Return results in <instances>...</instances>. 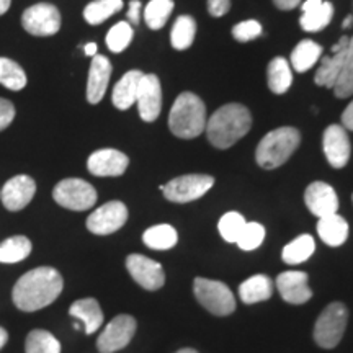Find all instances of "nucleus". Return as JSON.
Here are the masks:
<instances>
[{
    "label": "nucleus",
    "instance_id": "nucleus-1",
    "mask_svg": "<svg viewBox=\"0 0 353 353\" xmlns=\"http://www.w3.org/2000/svg\"><path fill=\"white\" fill-rule=\"evenodd\" d=\"M64 280L52 267H38L25 273L12 291L13 304L25 312L50 306L63 293Z\"/></svg>",
    "mask_w": 353,
    "mask_h": 353
},
{
    "label": "nucleus",
    "instance_id": "nucleus-2",
    "mask_svg": "<svg viewBox=\"0 0 353 353\" xmlns=\"http://www.w3.org/2000/svg\"><path fill=\"white\" fill-rule=\"evenodd\" d=\"M252 128V114L241 103H228L213 113L206 121L208 141L218 149L232 148Z\"/></svg>",
    "mask_w": 353,
    "mask_h": 353
},
{
    "label": "nucleus",
    "instance_id": "nucleus-3",
    "mask_svg": "<svg viewBox=\"0 0 353 353\" xmlns=\"http://www.w3.org/2000/svg\"><path fill=\"white\" fill-rule=\"evenodd\" d=\"M206 107L200 97L183 92L176 97L169 114L172 134L180 139H193L206 130Z\"/></svg>",
    "mask_w": 353,
    "mask_h": 353
},
{
    "label": "nucleus",
    "instance_id": "nucleus-4",
    "mask_svg": "<svg viewBox=\"0 0 353 353\" xmlns=\"http://www.w3.org/2000/svg\"><path fill=\"white\" fill-rule=\"evenodd\" d=\"M301 143V132L296 128L283 126L263 136L255 151V161L265 170L278 169L288 162Z\"/></svg>",
    "mask_w": 353,
    "mask_h": 353
},
{
    "label": "nucleus",
    "instance_id": "nucleus-5",
    "mask_svg": "<svg viewBox=\"0 0 353 353\" xmlns=\"http://www.w3.org/2000/svg\"><path fill=\"white\" fill-rule=\"evenodd\" d=\"M348 324V309L343 303L334 301L324 307L314 324V342L321 348L332 350L341 343Z\"/></svg>",
    "mask_w": 353,
    "mask_h": 353
},
{
    "label": "nucleus",
    "instance_id": "nucleus-6",
    "mask_svg": "<svg viewBox=\"0 0 353 353\" xmlns=\"http://www.w3.org/2000/svg\"><path fill=\"white\" fill-rule=\"evenodd\" d=\"M196 301L214 316H231L236 311V296L226 283L198 276L193 281Z\"/></svg>",
    "mask_w": 353,
    "mask_h": 353
},
{
    "label": "nucleus",
    "instance_id": "nucleus-7",
    "mask_svg": "<svg viewBox=\"0 0 353 353\" xmlns=\"http://www.w3.org/2000/svg\"><path fill=\"white\" fill-rule=\"evenodd\" d=\"M52 198L65 210L85 211L97 203V190L82 179H64L52 190Z\"/></svg>",
    "mask_w": 353,
    "mask_h": 353
},
{
    "label": "nucleus",
    "instance_id": "nucleus-8",
    "mask_svg": "<svg viewBox=\"0 0 353 353\" xmlns=\"http://www.w3.org/2000/svg\"><path fill=\"white\" fill-rule=\"evenodd\" d=\"M213 185L214 179L211 175L188 174L170 180L161 187V192L172 203H190L201 198Z\"/></svg>",
    "mask_w": 353,
    "mask_h": 353
},
{
    "label": "nucleus",
    "instance_id": "nucleus-9",
    "mask_svg": "<svg viewBox=\"0 0 353 353\" xmlns=\"http://www.w3.org/2000/svg\"><path fill=\"white\" fill-rule=\"evenodd\" d=\"M138 322L130 314H118L108 322L107 327L97 339V348L100 353H114L130 345L134 337Z\"/></svg>",
    "mask_w": 353,
    "mask_h": 353
},
{
    "label": "nucleus",
    "instance_id": "nucleus-10",
    "mask_svg": "<svg viewBox=\"0 0 353 353\" xmlns=\"http://www.w3.org/2000/svg\"><path fill=\"white\" fill-rule=\"evenodd\" d=\"M21 25L33 37H52L61 28V13L51 3H37L23 12Z\"/></svg>",
    "mask_w": 353,
    "mask_h": 353
},
{
    "label": "nucleus",
    "instance_id": "nucleus-11",
    "mask_svg": "<svg viewBox=\"0 0 353 353\" xmlns=\"http://www.w3.org/2000/svg\"><path fill=\"white\" fill-rule=\"evenodd\" d=\"M128 208L121 201H108L87 218V229L95 236H108L125 226Z\"/></svg>",
    "mask_w": 353,
    "mask_h": 353
},
{
    "label": "nucleus",
    "instance_id": "nucleus-12",
    "mask_svg": "<svg viewBox=\"0 0 353 353\" xmlns=\"http://www.w3.org/2000/svg\"><path fill=\"white\" fill-rule=\"evenodd\" d=\"M126 268L132 280L141 288L148 291H157L165 285V273L162 265L156 260L141 254H131L126 257Z\"/></svg>",
    "mask_w": 353,
    "mask_h": 353
},
{
    "label": "nucleus",
    "instance_id": "nucleus-13",
    "mask_svg": "<svg viewBox=\"0 0 353 353\" xmlns=\"http://www.w3.org/2000/svg\"><path fill=\"white\" fill-rule=\"evenodd\" d=\"M136 105L143 121L152 123L159 118L162 110V87L156 74H144L141 79Z\"/></svg>",
    "mask_w": 353,
    "mask_h": 353
},
{
    "label": "nucleus",
    "instance_id": "nucleus-14",
    "mask_svg": "<svg viewBox=\"0 0 353 353\" xmlns=\"http://www.w3.org/2000/svg\"><path fill=\"white\" fill-rule=\"evenodd\" d=\"M322 148L325 159L334 169H343L350 161L352 145L347 130L341 125H330L325 128L322 136Z\"/></svg>",
    "mask_w": 353,
    "mask_h": 353
},
{
    "label": "nucleus",
    "instance_id": "nucleus-15",
    "mask_svg": "<svg viewBox=\"0 0 353 353\" xmlns=\"http://www.w3.org/2000/svg\"><path fill=\"white\" fill-rule=\"evenodd\" d=\"M34 193H37V183L32 176L17 175L3 185L2 192H0V200L8 211H20L26 205H30Z\"/></svg>",
    "mask_w": 353,
    "mask_h": 353
},
{
    "label": "nucleus",
    "instance_id": "nucleus-16",
    "mask_svg": "<svg viewBox=\"0 0 353 353\" xmlns=\"http://www.w3.org/2000/svg\"><path fill=\"white\" fill-rule=\"evenodd\" d=\"M130 165L126 154L117 149H100L90 154L87 161V169L95 176H120Z\"/></svg>",
    "mask_w": 353,
    "mask_h": 353
},
{
    "label": "nucleus",
    "instance_id": "nucleus-17",
    "mask_svg": "<svg viewBox=\"0 0 353 353\" xmlns=\"http://www.w3.org/2000/svg\"><path fill=\"white\" fill-rule=\"evenodd\" d=\"M304 203L316 218L337 213L339 196L335 190L325 182H312L304 192Z\"/></svg>",
    "mask_w": 353,
    "mask_h": 353
},
{
    "label": "nucleus",
    "instance_id": "nucleus-18",
    "mask_svg": "<svg viewBox=\"0 0 353 353\" xmlns=\"http://www.w3.org/2000/svg\"><path fill=\"white\" fill-rule=\"evenodd\" d=\"M306 272H283L276 278V288L283 301L288 304H304L312 298L307 285Z\"/></svg>",
    "mask_w": 353,
    "mask_h": 353
},
{
    "label": "nucleus",
    "instance_id": "nucleus-19",
    "mask_svg": "<svg viewBox=\"0 0 353 353\" xmlns=\"http://www.w3.org/2000/svg\"><path fill=\"white\" fill-rule=\"evenodd\" d=\"M110 77H112V63L108 57L97 54L94 56L88 70V81H87V100L88 103L97 105L100 103L101 99L105 97V92L108 88Z\"/></svg>",
    "mask_w": 353,
    "mask_h": 353
},
{
    "label": "nucleus",
    "instance_id": "nucleus-20",
    "mask_svg": "<svg viewBox=\"0 0 353 353\" xmlns=\"http://www.w3.org/2000/svg\"><path fill=\"white\" fill-rule=\"evenodd\" d=\"M69 314L74 319L81 321L87 335L95 334L103 324V311H101L99 301L95 298L77 299L70 304Z\"/></svg>",
    "mask_w": 353,
    "mask_h": 353
},
{
    "label": "nucleus",
    "instance_id": "nucleus-21",
    "mask_svg": "<svg viewBox=\"0 0 353 353\" xmlns=\"http://www.w3.org/2000/svg\"><path fill=\"white\" fill-rule=\"evenodd\" d=\"M317 234L324 244L341 247L348 239V223L337 213L324 216L317 221Z\"/></svg>",
    "mask_w": 353,
    "mask_h": 353
},
{
    "label": "nucleus",
    "instance_id": "nucleus-22",
    "mask_svg": "<svg viewBox=\"0 0 353 353\" xmlns=\"http://www.w3.org/2000/svg\"><path fill=\"white\" fill-rule=\"evenodd\" d=\"M144 74L141 70H130L118 81L113 88V105L118 110H128L136 103V97H138V88Z\"/></svg>",
    "mask_w": 353,
    "mask_h": 353
},
{
    "label": "nucleus",
    "instance_id": "nucleus-23",
    "mask_svg": "<svg viewBox=\"0 0 353 353\" xmlns=\"http://www.w3.org/2000/svg\"><path fill=\"white\" fill-rule=\"evenodd\" d=\"M273 290H275V285H273L270 276L254 275L247 278L244 283L239 286V298L244 304L267 301V299L272 298Z\"/></svg>",
    "mask_w": 353,
    "mask_h": 353
},
{
    "label": "nucleus",
    "instance_id": "nucleus-24",
    "mask_svg": "<svg viewBox=\"0 0 353 353\" xmlns=\"http://www.w3.org/2000/svg\"><path fill=\"white\" fill-rule=\"evenodd\" d=\"M345 54L347 50L335 51L330 56L322 57L321 65L317 68V72L314 76V82L321 87L334 88L335 83H337L339 77H341L343 63H345Z\"/></svg>",
    "mask_w": 353,
    "mask_h": 353
},
{
    "label": "nucleus",
    "instance_id": "nucleus-25",
    "mask_svg": "<svg viewBox=\"0 0 353 353\" xmlns=\"http://www.w3.org/2000/svg\"><path fill=\"white\" fill-rule=\"evenodd\" d=\"M267 82L268 88L276 95L285 94L291 87V83H293V74H291L290 63L285 57H275V59L270 61V64L267 68Z\"/></svg>",
    "mask_w": 353,
    "mask_h": 353
},
{
    "label": "nucleus",
    "instance_id": "nucleus-26",
    "mask_svg": "<svg viewBox=\"0 0 353 353\" xmlns=\"http://www.w3.org/2000/svg\"><path fill=\"white\" fill-rule=\"evenodd\" d=\"M322 51L324 50H322L321 44L311 41V39H304L291 51V65L296 72H306L319 61Z\"/></svg>",
    "mask_w": 353,
    "mask_h": 353
},
{
    "label": "nucleus",
    "instance_id": "nucleus-27",
    "mask_svg": "<svg viewBox=\"0 0 353 353\" xmlns=\"http://www.w3.org/2000/svg\"><path fill=\"white\" fill-rule=\"evenodd\" d=\"M196 37V21L190 15H180L170 32V44L176 51H185L192 46Z\"/></svg>",
    "mask_w": 353,
    "mask_h": 353
},
{
    "label": "nucleus",
    "instance_id": "nucleus-28",
    "mask_svg": "<svg viewBox=\"0 0 353 353\" xmlns=\"http://www.w3.org/2000/svg\"><path fill=\"white\" fill-rule=\"evenodd\" d=\"M316 250V242L312 239V236L309 234H301L296 239L291 241L290 244L283 247V252H281V259L285 263L288 265H298L306 262V260L314 254Z\"/></svg>",
    "mask_w": 353,
    "mask_h": 353
},
{
    "label": "nucleus",
    "instance_id": "nucleus-29",
    "mask_svg": "<svg viewBox=\"0 0 353 353\" xmlns=\"http://www.w3.org/2000/svg\"><path fill=\"white\" fill-rule=\"evenodd\" d=\"M179 241V234L170 224H157L143 234V242L149 249L169 250Z\"/></svg>",
    "mask_w": 353,
    "mask_h": 353
},
{
    "label": "nucleus",
    "instance_id": "nucleus-30",
    "mask_svg": "<svg viewBox=\"0 0 353 353\" xmlns=\"http://www.w3.org/2000/svg\"><path fill=\"white\" fill-rule=\"evenodd\" d=\"M32 254V241L25 236L8 237L0 244V263H19Z\"/></svg>",
    "mask_w": 353,
    "mask_h": 353
},
{
    "label": "nucleus",
    "instance_id": "nucleus-31",
    "mask_svg": "<svg viewBox=\"0 0 353 353\" xmlns=\"http://www.w3.org/2000/svg\"><path fill=\"white\" fill-rule=\"evenodd\" d=\"M334 17V6L330 2H322L319 7L312 8V10L303 12L301 19H299V25L304 32L316 33L324 30L325 26L330 23Z\"/></svg>",
    "mask_w": 353,
    "mask_h": 353
},
{
    "label": "nucleus",
    "instance_id": "nucleus-32",
    "mask_svg": "<svg viewBox=\"0 0 353 353\" xmlns=\"http://www.w3.org/2000/svg\"><path fill=\"white\" fill-rule=\"evenodd\" d=\"M123 8V0H95L83 10V19L88 25H100Z\"/></svg>",
    "mask_w": 353,
    "mask_h": 353
},
{
    "label": "nucleus",
    "instance_id": "nucleus-33",
    "mask_svg": "<svg viewBox=\"0 0 353 353\" xmlns=\"http://www.w3.org/2000/svg\"><path fill=\"white\" fill-rule=\"evenodd\" d=\"M25 353H61V343L48 330L34 329L26 337Z\"/></svg>",
    "mask_w": 353,
    "mask_h": 353
},
{
    "label": "nucleus",
    "instance_id": "nucleus-34",
    "mask_svg": "<svg viewBox=\"0 0 353 353\" xmlns=\"http://www.w3.org/2000/svg\"><path fill=\"white\" fill-rule=\"evenodd\" d=\"M25 70L20 68L15 61L8 59V57H0V83L7 87L8 90L19 92L26 87Z\"/></svg>",
    "mask_w": 353,
    "mask_h": 353
},
{
    "label": "nucleus",
    "instance_id": "nucleus-35",
    "mask_svg": "<svg viewBox=\"0 0 353 353\" xmlns=\"http://www.w3.org/2000/svg\"><path fill=\"white\" fill-rule=\"evenodd\" d=\"M174 12V0H151L144 8V20L151 30H161Z\"/></svg>",
    "mask_w": 353,
    "mask_h": 353
},
{
    "label": "nucleus",
    "instance_id": "nucleus-36",
    "mask_svg": "<svg viewBox=\"0 0 353 353\" xmlns=\"http://www.w3.org/2000/svg\"><path fill=\"white\" fill-rule=\"evenodd\" d=\"M245 223L247 221L241 213H237V211H229V213L224 214L218 223L221 237L226 242H229V244H236L242 229L245 226Z\"/></svg>",
    "mask_w": 353,
    "mask_h": 353
},
{
    "label": "nucleus",
    "instance_id": "nucleus-37",
    "mask_svg": "<svg viewBox=\"0 0 353 353\" xmlns=\"http://www.w3.org/2000/svg\"><path fill=\"white\" fill-rule=\"evenodd\" d=\"M332 90L339 99H347V97L353 95V37L350 38V43H348L342 74Z\"/></svg>",
    "mask_w": 353,
    "mask_h": 353
},
{
    "label": "nucleus",
    "instance_id": "nucleus-38",
    "mask_svg": "<svg viewBox=\"0 0 353 353\" xmlns=\"http://www.w3.org/2000/svg\"><path fill=\"white\" fill-rule=\"evenodd\" d=\"M132 39V26L128 21H120L112 26L107 34V46L112 52H123Z\"/></svg>",
    "mask_w": 353,
    "mask_h": 353
},
{
    "label": "nucleus",
    "instance_id": "nucleus-39",
    "mask_svg": "<svg viewBox=\"0 0 353 353\" xmlns=\"http://www.w3.org/2000/svg\"><path fill=\"white\" fill-rule=\"evenodd\" d=\"M265 239V228L260 223H245L236 244L242 250H255Z\"/></svg>",
    "mask_w": 353,
    "mask_h": 353
},
{
    "label": "nucleus",
    "instance_id": "nucleus-40",
    "mask_svg": "<svg viewBox=\"0 0 353 353\" xmlns=\"http://www.w3.org/2000/svg\"><path fill=\"white\" fill-rule=\"evenodd\" d=\"M262 25L259 23L257 20H245L237 23L232 28V37L236 41L239 43H247V41H252V39L259 38L262 34Z\"/></svg>",
    "mask_w": 353,
    "mask_h": 353
},
{
    "label": "nucleus",
    "instance_id": "nucleus-41",
    "mask_svg": "<svg viewBox=\"0 0 353 353\" xmlns=\"http://www.w3.org/2000/svg\"><path fill=\"white\" fill-rule=\"evenodd\" d=\"M15 118V107L10 100L0 99V131L6 130Z\"/></svg>",
    "mask_w": 353,
    "mask_h": 353
},
{
    "label": "nucleus",
    "instance_id": "nucleus-42",
    "mask_svg": "<svg viewBox=\"0 0 353 353\" xmlns=\"http://www.w3.org/2000/svg\"><path fill=\"white\" fill-rule=\"evenodd\" d=\"M208 2V12L211 17H223L226 15L231 8V0H206Z\"/></svg>",
    "mask_w": 353,
    "mask_h": 353
},
{
    "label": "nucleus",
    "instance_id": "nucleus-43",
    "mask_svg": "<svg viewBox=\"0 0 353 353\" xmlns=\"http://www.w3.org/2000/svg\"><path fill=\"white\" fill-rule=\"evenodd\" d=\"M141 6L139 0H131L130 2V10H128V20H130V25H138L141 20Z\"/></svg>",
    "mask_w": 353,
    "mask_h": 353
},
{
    "label": "nucleus",
    "instance_id": "nucleus-44",
    "mask_svg": "<svg viewBox=\"0 0 353 353\" xmlns=\"http://www.w3.org/2000/svg\"><path fill=\"white\" fill-rule=\"evenodd\" d=\"M342 125L345 130L353 131V101L342 113Z\"/></svg>",
    "mask_w": 353,
    "mask_h": 353
},
{
    "label": "nucleus",
    "instance_id": "nucleus-45",
    "mask_svg": "<svg viewBox=\"0 0 353 353\" xmlns=\"http://www.w3.org/2000/svg\"><path fill=\"white\" fill-rule=\"evenodd\" d=\"M273 3L280 10H293V8L301 6V0H273Z\"/></svg>",
    "mask_w": 353,
    "mask_h": 353
},
{
    "label": "nucleus",
    "instance_id": "nucleus-46",
    "mask_svg": "<svg viewBox=\"0 0 353 353\" xmlns=\"http://www.w3.org/2000/svg\"><path fill=\"white\" fill-rule=\"evenodd\" d=\"M322 2H324V0H306V2H303V3H301V12L312 10V8L319 7Z\"/></svg>",
    "mask_w": 353,
    "mask_h": 353
},
{
    "label": "nucleus",
    "instance_id": "nucleus-47",
    "mask_svg": "<svg viewBox=\"0 0 353 353\" xmlns=\"http://www.w3.org/2000/svg\"><path fill=\"white\" fill-rule=\"evenodd\" d=\"M83 51H85V54L90 56V57L97 56V44L95 43H87L85 46H83Z\"/></svg>",
    "mask_w": 353,
    "mask_h": 353
},
{
    "label": "nucleus",
    "instance_id": "nucleus-48",
    "mask_svg": "<svg viewBox=\"0 0 353 353\" xmlns=\"http://www.w3.org/2000/svg\"><path fill=\"white\" fill-rule=\"evenodd\" d=\"M8 341V332L3 327H0V350H2L3 345H6Z\"/></svg>",
    "mask_w": 353,
    "mask_h": 353
},
{
    "label": "nucleus",
    "instance_id": "nucleus-49",
    "mask_svg": "<svg viewBox=\"0 0 353 353\" xmlns=\"http://www.w3.org/2000/svg\"><path fill=\"white\" fill-rule=\"evenodd\" d=\"M12 0H0V15H3L10 8Z\"/></svg>",
    "mask_w": 353,
    "mask_h": 353
},
{
    "label": "nucleus",
    "instance_id": "nucleus-50",
    "mask_svg": "<svg viewBox=\"0 0 353 353\" xmlns=\"http://www.w3.org/2000/svg\"><path fill=\"white\" fill-rule=\"evenodd\" d=\"M352 23H353V17H352V15H348L347 19L343 20V25H342V26H343V28H350Z\"/></svg>",
    "mask_w": 353,
    "mask_h": 353
},
{
    "label": "nucleus",
    "instance_id": "nucleus-51",
    "mask_svg": "<svg viewBox=\"0 0 353 353\" xmlns=\"http://www.w3.org/2000/svg\"><path fill=\"white\" fill-rule=\"evenodd\" d=\"M175 353H198L196 350H195V348H180V350H176Z\"/></svg>",
    "mask_w": 353,
    "mask_h": 353
}]
</instances>
